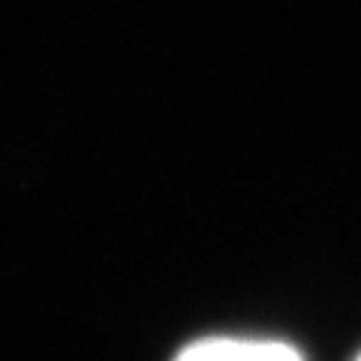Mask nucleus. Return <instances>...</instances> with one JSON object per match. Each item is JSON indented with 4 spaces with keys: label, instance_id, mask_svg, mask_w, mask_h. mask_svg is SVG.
<instances>
[{
    "label": "nucleus",
    "instance_id": "f257e3e1",
    "mask_svg": "<svg viewBox=\"0 0 361 361\" xmlns=\"http://www.w3.org/2000/svg\"><path fill=\"white\" fill-rule=\"evenodd\" d=\"M175 361H304L298 349L280 341H244V337H208L190 343Z\"/></svg>",
    "mask_w": 361,
    "mask_h": 361
},
{
    "label": "nucleus",
    "instance_id": "f03ea898",
    "mask_svg": "<svg viewBox=\"0 0 361 361\" xmlns=\"http://www.w3.org/2000/svg\"><path fill=\"white\" fill-rule=\"evenodd\" d=\"M355 361H361V355H358V358H355Z\"/></svg>",
    "mask_w": 361,
    "mask_h": 361
}]
</instances>
